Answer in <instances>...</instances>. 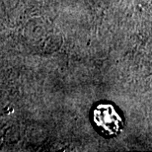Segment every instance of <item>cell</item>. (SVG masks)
Here are the masks:
<instances>
[{"mask_svg": "<svg viewBox=\"0 0 152 152\" xmlns=\"http://www.w3.org/2000/svg\"><path fill=\"white\" fill-rule=\"evenodd\" d=\"M94 121L102 132L114 134L118 132L121 124L120 115L111 105H100L94 111Z\"/></svg>", "mask_w": 152, "mask_h": 152, "instance_id": "cell-1", "label": "cell"}]
</instances>
